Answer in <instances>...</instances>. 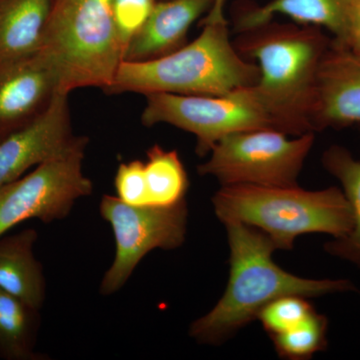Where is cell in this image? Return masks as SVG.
<instances>
[{
	"label": "cell",
	"mask_w": 360,
	"mask_h": 360,
	"mask_svg": "<svg viewBox=\"0 0 360 360\" xmlns=\"http://www.w3.org/2000/svg\"><path fill=\"white\" fill-rule=\"evenodd\" d=\"M224 225L231 250L229 283L217 305L191 326L189 335L200 343L220 345L283 296L316 297L356 290L347 279H309L291 274L272 259L276 248L264 232L238 222Z\"/></svg>",
	"instance_id": "1"
},
{
	"label": "cell",
	"mask_w": 360,
	"mask_h": 360,
	"mask_svg": "<svg viewBox=\"0 0 360 360\" xmlns=\"http://www.w3.org/2000/svg\"><path fill=\"white\" fill-rule=\"evenodd\" d=\"M331 39L319 26L270 21L232 40L243 58L257 60L255 89L292 136L314 132L310 115L317 72Z\"/></svg>",
	"instance_id": "2"
},
{
	"label": "cell",
	"mask_w": 360,
	"mask_h": 360,
	"mask_svg": "<svg viewBox=\"0 0 360 360\" xmlns=\"http://www.w3.org/2000/svg\"><path fill=\"white\" fill-rule=\"evenodd\" d=\"M200 25L202 32L193 42L172 53L148 60H123L105 92L224 96L257 84L259 68L236 51L229 21Z\"/></svg>",
	"instance_id": "3"
},
{
	"label": "cell",
	"mask_w": 360,
	"mask_h": 360,
	"mask_svg": "<svg viewBox=\"0 0 360 360\" xmlns=\"http://www.w3.org/2000/svg\"><path fill=\"white\" fill-rule=\"evenodd\" d=\"M212 205L222 224L257 229L276 250H292L302 234L317 232L341 238L354 227L352 207L338 187L310 191L298 186H221Z\"/></svg>",
	"instance_id": "4"
},
{
	"label": "cell",
	"mask_w": 360,
	"mask_h": 360,
	"mask_svg": "<svg viewBox=\"0 0 360 360\" xmlns=\"http://www.w3.org/2000/svg\"><path fill=\"white\" fill-rule=\"evenodd\" d=\"M52 66L60 91L99 87L106 91L123 46L113 18V0H51L37 51Z\"/></svg>",
	"instance_id": "5"
},
{
	"label": "cell",
	"mask_w": 360,
	"mask_h": 360,
	"mask_svg": "<svg viewBox=\"0 0 360 360\" xmlns=\"http://www.w3.org/2000/svg\"><path fill=\"white\" fill-rule=\"evenodd\" d=\"M255 85L224 96L146 94L142 124L150 127L167 123L193 134L196 153L201 158L208 155L220 139L238 132L270 129L290 135L281 118Z\"/></svg>",
	"instance_id": "6"
},
{
	"label": "cell",
	"mask_w": 360,
	"mask_h": 360,
	"mask_svg": "<svg viewBox=\"0 0 360 360\" xmlns=\"http://www.w3.org/2000/svg\"><path fill=\"white\" fill-rule=\"evenodd\" d=\"M276 129L248 130L227 135L213 146L198 167L221 186H296L314 148V132L290 139Z\"/></svg>",
	"instance_id": "7"
},
{
	"label": "cell",
	"mask_w": 360,
	"mask_h": 360,
	"mask_svg": "<svg viewBox=\"0 0 360 360\" xmlns=\"http://www.w3.org/2000/svg\"><path fill=\"white\" fill-rule=\"evenodd\" d=\"M87 144L89 137L82 136L70 150L0 187V238L25 220L65 219L79 198L92 193L91 180L82 172Z\"/></svg>",
	"instance_id": "8"
},
{
	"label": "cell",
	"mask_w": 360,
	"mask_h": 360,
	"mask_svg": "<svg viewBox=\"0 0 360 360\" xmlns=\"http://www.w3.org/2000/svg\"><path fill=\"white\" fill-rule=\"evenodd\" d=\"M99 210L112 229L116 245L113 264L101 281V295H111L120 290L151 250H174L186 240V200L162 207L131 205L115 196L103 195Z\"/></svg>",
	"instance_id": "9"
},
{
	"label": "cell",
	"mask_w": 360,
	"mask_h": 360,
	"mask_svg": "<svg viewBox=\"0 0 360 360\" xmlns=\"http://www.w3.org/2000/svg\"><path fill=\"white\" fill-rule=\"evenodd\" d=\"M68 96L58 92L37 120L0 141V187L63 155L82 139L72 131Z\"/></svg>",
	"instance_id": "10"
},
{
	"label": "cell",
	"mask_w": 360,
	"mask_h": 360,
	"mask_svg": "<svg viewBox=\"0 0 360 360\" xmlns=\"http://www.w3.org/2000/svg\"><path fill=\"white\" fill-rule=\"evenodd\" d=\"M58 92V75L39 52L0 63V141L37 120Z\"/></svg>",
	"instance_id": "11"
},
{
	"label": "cell",
	"mask_w": 360,
	"mask_h": 360,
	"mask_svg": "<svg viewBox=\"0 0 360 360\" xmlns=\"http://www.w3.org/2000/svg\"><path fill=\"white\" fill-rule=\"evenodd\" d=\"M310 122L314 132L360 123V56L335 39L319 65Z\"/></svg>",
	"instance_id": "12"
},
{
	"label": "cell",
	"mask_w": 360,
	"mask_h": 360,
	"mask_svg": "<svg viewBox=\"0 0 360 360\" xmlns=\"http://www.w3.org/2000/svg\"><path fill=\"white\" fill-rule=\"evenodd\" d=\"M213 4L214 0H158L146 25L129 42L124 60H148L177 51L186 44L191 25Z\"/></svg>",
	"instance_id": "13"
},
{
	"label": "cell",
	"mask_w": 360,
	"mask_h": 360,
	"mask_svg": "<svg viewBox=\"0 0 360 360\" xmlns=\"http://www.w3.org/2000/svg\"><path fill=\"white\" fill-rule=\"evenodd\" d=\"M348 0H271L264 6L250 1L234 4L232 20L236 33L248 32L274 20L288 16L298 25L319 26L338 39L342 32Z\"/></svg>",
	"instance_id": "14"
},
{
	"label": "cell",
	"mask_w": 360,
	"mask_h": 360,
	"mask_svg": "<svg viewBox=\"0 0 360 360\" xmlns=\"http://www.w3.org/2000/svg\"><path fill=\"white\" fill-rule=\"evenodd\" d=\"M39 238L32 229L0 238V288L35 309H41L46 283L33 248Z\"/></svg>",
	"instance_id": "15"
},
{
	"label": "cell",
	"mask_w": 360,
	"mask_h": 360,
	"mask_svg": "<svg viewBox=\"0 0 360 360\" xmlns=\"http://www.w3.org/2000/svg\"><path fill=\"white\" fill-rule=\"evenodd\" d=\"M51 0H0V63L37 52Z\"/></svg>",
	"instance_id": "16"
},
{
	"label": "cell",
	"mask_w": 360,
	"mask_h": 360,
	"mask_svg": "<svg viewBox=\"0 0 360 360\" xmlns=\"http://www.w3.org/2000/svg\"><path fill=\"white\" fill-rule=\"evenodd\" d=\"M321 162L326 172L340 182L354 214L349 234L326 243V250L360 267V160L343 146H333L324 151Z\"/></svg>",
	"instance_id": "17"
},
{
	"label": "cell",
	"mask_w": 360,
	"mask_h": 360,
	"mask_svg": "<svg viewBox=\"0 0 360 360\" xmlns=\"http://www.w3.org/2000/svg\"><path fill=\"white\" fill-rule=\"evenodd\" d=\"M39 309L0 288V359L39 360Z\"/></svg>",
	"instance_id": "18"
},
{
	"label": "cell",
	"mask_w": 360,
	"mask_h": 360,
	"mask_svg": "<svg viewBox=\"0 0 360 360\" xmlns=\"http://www.w3.org/2000/svg\"><path fill=\"white\" fill-rule=\"evenodd\" d=\"M144 172L148 205L167 207L186 200L188 179L176 150H165L158 144L149 148Z\"/></svg>",
	"instance_id": "19"
},
{
	"label": "cell",
	"mask_w": 360,
	"mask_h": 360,
	"mask_svg": "<svg viewBox=\"0 0 360 360\" xmlns=\"http://www.w3.org/2000/svg\"><path fill=\"white\" fill-rule=\"evenodd\" d=\"M328 321L316 311L295 328L271 336L279 356L286 359H307L328 347Z\"/></svg>",
	"instance_id": "20"
},
{
	"label": "cell",
	"mask_w": 360,
	"mask_h": 360,
	"mask_svg": "<svg viewBox=\"0 0 360 360\" xmlns=\"http://www.w3.org/2000/svg\"><path fill=\"white\" fill-rule=\"evenodd\" d=\"M314 311L312 305L303 296L285 295L260 310L257 319L272 336L295 328Z\"/></svg>",
	"instance_id": "21"
},
{
	"label": "cell",
	"mask_w": 360,
	"mask_h": 360,
	"mask_svg": "<svg viewBox=\"0 0 360 360\" xmlns=\"http://www.w3.org/2000/svg\"><path fill=\"white\" fill-rule=\"evenodd\" d=\"M156 1L158 0H113L116 30L125 51L131 39L146 25Z\"/></svg>",
	"instance_id": "22"
},
{
	"label": "cell",
	"mask_w": 360,
	"mask_h": 360,
	"mask_svg": "<svg viewBox=\"0 0 360 360\" xmlns=\"http://www.w3.org/2000/svg\"><path fill=\"white\" fill-rule=\"evenodd\" d=\"M117 198L131 205H148L144 162L132 160L122 163L115 177Z\"/></svg>",
	"instance_id": "23"
},
{
	"label": "cell",
	"mask_w": 360,
	"mask_h": 360,
	"mask_svg": "<svg viewBox=\"0 0 360 360\" xmlns=\"http://www.w3.org/2000/svg\"><path fill=\"white\" fill-rule=\"evenodd\" d=\"M335 39L360 56V0H348L342 32Z\"/></svg>",
	"instance_id": "24"
},
{
	"label": "cell",
	"mask_w": 360,
	"mask_h": 360,
	"mask_svg": "<svg viewBox=\"0 0 360 360\" xmlns=\"http://www.w3.org/2000/svg\"><path fill=\"white\" fill-rule=\"evenodd\" d=\"M226 0H214V4L210 11L206 13L205 18L200 23L221 22L227 21L224 15V6Z\"/></svg>",
	"instance_id": "25"
}]
</instances>
